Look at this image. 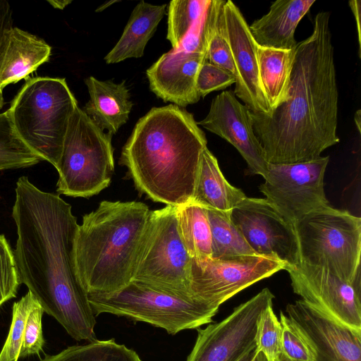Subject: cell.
<instances>
[{"label": "cell", "mask_w": 361, "mask_h": 361, "mask_svg": "<svg viewBox=\"0 0 361 361\" xmlns=\"http://www.w3.org/2000/svg\"><path fill=\"white\" fill-rule=\"evenodd\" d=\"M191 266L192 259L178 231L177 207L166 205L151 211L132 281L181 298H193L190 290Z\"/></svg>", "instance_id": "obj_8"}, {"label": "cell", "mask_w": 361, "mask_h": 361, "mask_svg": "<svg viewBox=\"0 0 361 361\" xmlns=\"http://www.w3.org/2000/svg\"><path fill=\"white\" fill-rule=\"evenodd\" d=\"M44 310L37 300L34 304L26 321L20 357L39 354L44 341L42 331V316Z\"/></svg>", "instance_id": "obj_35"}, {"label": "cell", "mask_w": 361, "mask_h": 361, "mask_svg": "<svg viewBox=\"0 0 361 361\" xmlns=\"http://www.w3.org/2000/svg\"><path fill=\"white\" fill-rule=\"evenodd\" d=\"M315 0H278L268 13L249 25L255 42L261 47L292 50L297 47L295 32Z\"/></svg>", "instance_id": "obj_20"}, {"label": "cell", "mask_w": 361, "mask_h": 361, "mask_svg": "<svg viewBox=\"0 0 361 361\" xmlns=\"http://www.w3.org/2000/svg\"><path fill=\"white\" fill-rule=\"evenodd\" d=\"M207 144L204 133L185 108L173 104L154 107L136 123L119 164L128 169L141 193L178 207L192 200Z\"/></svg>", "instance_id": "obj_3"}, {"label": "cell", "mask_w": 361, "mask_h": 361, "mask_svg": "<svg viewBox=\"0 0 361 361\" xmlns=\"http://www.w3.org/2000/svg\"><path fill=\"white\" fill-rule=\"evenodd\" d=\"M256 348L267 361H280L282 349V327L276 316L273 305L261 314L257 324Z\"/></svg>", "instance_id": "obj_31"}, {"label": "cell", "mask_w": 361, "mask_h": 361, "mask_svg": "<svg viewBox=\"0 0 361 361\" xmlns=\"http://www.w3.org/2000/svg\"><path fill=\"white\" fill-rule=\"evenodd\" d=\"M13 27V11L10 4L0 0V61L4 47L7 33ZM4 105L3 92L0 90V110Z\"/></svg>", "instance_id": "obj_36"}, {"label": "cell", "mask_w": 361, "mask_h": 361, "mask_svg": "<svg viewBox=\"0 0 361 361\" xmlns=\"http://www.w3.org/2000/svg\"><path fill=\"white\" fill-rule=\"evenodd\" d=\"M94 314L109 313L150 324L176 334L212 322L219 308L131 281L118 291L87 294Z\"/></svg>", "instance_id": "obj_9"}, {"label": "cell", "mask_w": 361, "mask_h": 361, "mask_svg": "<svg viewBox=\"0 0 361 361\" xmlns=\"http://www.w3.org/2000/svg\"><path fill=\"white\" fill-rule=\"evenodd\" d=\"M112 136L101 130L78 106L75 108L56 169L59 195L89 198L110 185L114 171Z\"/></svg>", "instance_id": "obj_7"}, {"label": "cell", "mask_w": 361, "mask_h": 361, "mask_svg": "<svg viewBox=\"0 0 361 361\" xmlns=\"http://www.w3.org/2000/svg\"><path fill=\"white\" fill-rule=\"evenodd\" d=\"M209 0H173L168 10L166 38L172 49L178 47L183 39L201 19Z\"/></svg>", "instance_id": "obj_29"}, {"label": "cell", "mask_w": 361, "mask_h": 361, "mask_svg": "<svg viewBox=\"0 0 361 361\" xmlns=\"http://www.w3.org/2000/svg\"><path fill=\"white\" fill-rule=\"evenodd\" d=\"M235 83V78L223 68L208 62L202 64L197 78V90L200 97L214 91L222 90Z\"/></svg>", "instance_id": "obj_34"}, {"label": "cell", "mask_w": 361, "mask_h": 361, "mask_svg": "<svg viewBox=\"0 0 361 361\" xmlns=\"http://www.w3.org/2000/svg\"><path fill=\"white\" fill-rule=\"evenodd\" d=\"M197 123L231 144L251 174L265 177L269 164L254 133L250 109L238 101L233 91H223L215 97L206 117Z\"/></svg>", "instance_id": "obj_17"}, {"label": "cell", "mask_w": 361, "mask_h": 361, "mask_svg": "<svg viewBox=\"0 0 361 361\" xmlns=\"http://www.w3.org/2000/svg\"><path fill=\"white\" fill-rule=\"evenodd\" d=\"M51 47L44 39L12 27L8 32L0 61V90L29 75L48 62Z\"/></svg>", "instance_id": "obj_19"}, {"label": "cell", "mask_w": 361, "mask_h": 361, "mask_svg": "<svg viewBox=\"0 0 361 361\" xmlns=\"http://www.w3.org/2000/svg\"><path fill=\"white\" fill-rule=\"evenodd\" d=\"M295 49L285 50L258 46L260 80L271 112L287 97Z\"/></svg>", "instance_id": "obj_24"}, {"label": "cell", "mask_w": 361, "mask_h": 361, "mask_svg": "<svg viewBox=\"0 0 361 361\" xmlns=\"http://www.w3.org/2000/svg\"><path fill=\"white\" fill-rule=\"evenodd\" d=\"M246 197L240 189L227 181L216 158L206 147L202 152L191 202L205 209L230 214Z\"/></svg>", "instance_id": "obj_22"}, {"label": "cell", "mask_w": 361, "mask_h": 361, "mask_svg": "<svg viewBox=\"0 0 361 361\" xmlns=\"http://www.w3.org/2000/svg\"><path fill=\"white\" fill-rule=\"evenodd\" d=\"M349 6L351 8V11L354 15L356 25H357V37H358V44H359V55L360 56V44H361V36H360V16H361V1L360 0H353L349 1Z\"/></svg>", "instance_id": "obj_37"}, {"label": "cell", "mask_w": 361, "mask_h": 361, "mask_svg": "<svg viewBox=\"0 0 361 361\" xmlns=\"http://www.w3.org/2000/svg\"><path fill=\"white\" fill-rule=\"evenodd\" d=\"M20 284L13 250L0 234V307L16 296Z\"/></svg>", "instance_id": "obj_33"}, {"label": "cell", "mask_w": 361, "mask_h": 361, "mask_svg": "<svg viewBox=\"0 0 361 361\" xmlns=\"http://www.w3.org/2000/svg\"><path fill=\"white\" fill-rule=\"evenodd\" d=\"M282 349L280 361H317L314 350L299 328L280 312Z\"/></svg>", "instance_id": "obj_32"}, {"label": "cell", "mask_w": 361, "mask_h": 361, "mask_svg": "<svg viewBox=\"0 0 361 361\" xmlns=\"http://www.w3.org/2000/svg\"><path fill=\"white\" fill-rule=\"evenodd\" d=\"M41 361H142L137 353L114 339L97 340L73 345L59 353L47 355Z\"/></svg>", "instance_id": "obj_27"}, {"label": "cell", "mask_w": 361, "mask_h": 361, "mask_svg": "<svg viewBox=\"0 0 361 361\" xmlns=\"http://www.w3.org/2000/svg\"><path fill=\"white\" fill-rule=\"evenodd\" d=\"M53 8L63 10L68 4H70L71 0H47V1Z\"/></svg>", "instance_id": "obj_38"}, {"label": "cell", "mask_w": 361, "mask_h": 361, "mask_svg": "<svg viewBox=\"0 0 361 361\" xmlns=\"http://www.w3.org/2000/svg\"><path fill=\"white\" fill-rule=\"evenodd\" d=\"M205 61L204 53L171 49L146 71L151 91L164 102L183 108L197 103L200 99L197 78Z\"/></svg>", "instance_id": "obj_18"}, {"label": "cell", "mask_w": 361, "mask_h": 361, "mask_svg": "<svg viewBox=\"0 0 361 361\" xmlns=\"http://www.w3.org/2000/svg\"><path fill=\"white\" fill-rule=\"evenodd\" d=\"M274 298L269 288H263L221 322L198 328L186 361H238L255 350L259 319Z\"/></svg>", "instance_id": "obj_11"}, {"label": "cell", "mask_w": 361, "mask_h": 361, "mask_svg": "<svg viewBox=\"0 0 361 361\" xmlns=\"http://www.w3.org/2000/svg\"><path fill=\"white\" fill-rule=\"evenodd\" d=\"M329 157L290 164H269L259 187L265 199L294 224L309 213L329 205L324 177Z\"/></svg>", "instance_id": "obj_10"}, {"label": "cell", "mask_w": 361, "mask_h": 361, "mask_svg": "<svg viewBox=\"0 0 361 361\" xmlns=\"http://www.w3.org/2000/svg\"><path fill=\"white\" fill-rule=\"evenodd\" d=\"M252 361H267V360L264 354L262 352L258 351L257 350V353L254 356L253 359L252 360Z\"/></svg>", "instance_id": "obj_41"}, {"label": "cell", "mask_w": 361, "mask_h": 361, "mask_svg": "<svg viewBox=\"0 0 361 361\" xmlns=\"http://www.w3.org/2000/svg\"><path fill=\"white\" fill-rule=\"evenodd\" d=\"M41 161L19 137L8 111L0 113V171L30 167Z\"/></svg>", "instance_id": "obj_28"}, {"label": "cell", "mask_w": 361, "mask_h": 361, "mask_svg": "<svg viewBox=\"0 0 361 361\" xmlns=\"http://www.w3.org/2000/svg\"><path fill=\"white\" fill-rule=\"evenodd\" d=\"M151 210L142 202L104 200L82 217L73 242L77 277L90 293H112L133 277Z\"/></svg>", "instance_id": "obj_4"}, {"label": "cell", "mask_w": 361, "mask_h": 361, "mask_svg": "<svg viewBox=\"0 0 361 361\" xmlns=\"http://www.w3.org/2000/svg\"><path fill=\"white\" fill-rule=\"evenodd\" d=\"M329 20V12H319L312 34L298 42L286 100L269 115L250 111L254 133L269 164L312 161L340 141Z\"/></svg>", "instance_id": "obj_2"}, {"label": "cell", "mask_w": 361, "mask_h": 361, "mask_svg": "<svg viewBox=\"0 0 361 361\" xmlns=\"http://www.w3.org/2000/svg\"><path fill=\"white\" fill-rule=\"evenodd\" d=\"M176 207L178 231L190 258L195 262L212 258V233L207 209L192 202Z\"/></svg>", "instance_id": "obj_25"}, {"label": "cell", "mask_w": 361, "mask_h": 361, "mask_svg": "<svg viewBox=\"0 0 361 361\" xmlns=\"http://www.w3.org/2000/svg\"><path fill=\"white\" fill-rule=\"evenodd\" d=\"M212 233V258L258 255L247 243L230 214L206 209Z\"/></svg>", "instance_id": "obj_26"}, {"label": "cell", "mask_w": 361, "mask_h": 361, "mask_svg": "<svg viewBox=\"0 0 361 361\" xmlns=\"http://www.w3.org/2000/svg\"><path fill=\"white\" fill-rule=\"evenodd\" d=\"M285 265L273 257L252 255L227 259H192L190 290L193 298L219 308L224 302Z\"/></svg>", "instance_id": "obj_12"}, {"label": "cell", "mask_w": 361, "mask_h": 361, "mask_svg": "<svg viewBox=\"0 0 361 361\" xmlns=\"http://www.w3.org/2000/svg\"><path fill=\"white\" fill-rule=\"evenodd\" d=\"M37 301L28 291L13 305L12 322L9 334L0 353V361H18L28 315Z\"/></svg>", "instance_id": "obj_30"}, {"label": "cell", "mask_w": 361, "mask_h": 361, "mask_svg": "<svg viewBox=\"0 0 361 361\" xmlns=\"http://www.w3.org/2000/svg\"><path fill=\"white\" fill-rule=\"evenodd\" d=\"M90 99L82 109L103 131L114 135L128 120L133 104L123 80H99L93 76L85 80Z\"/></svg>", "instance_id": "obj_21"}, {"label": "cell", "mask_w": 361, "mask_h": 361, "mask_svg": "<svg viewBox=\"0 0 361 361\" xmlns=\"http://www.w3.org/2000/svg\"><path fill=\"white\" fill-rule=\"evenodd\" d=\"M361 111L360 109H358L355 114V118H354V120H355V126L357 128V130L359 133H360V124H361V121H360V118H361Z\"/></svg>", "instance_id": "obj_40"}, {"label": "cell", "mask_w": 361, "mask_h": 361, "mask_svg": "<svg viewBox=\"0 0 361 361\" xmlns=\"http://www.w3.org/2000/svg\"><path fill=\"white\" fill-rule=\"evenodd\" d=\"M286 311L309 341L317 361H361V331L336 321L302 299L288 304Z\"/></svg>", "instance_id": "obj_16"}, {"label": "cell", "mask_w": 361, "mask_h": 361, "mask_svg": "<svg viewBox=\"0 0 361 361\" xmlns=\"http://www.w3.org/2000/svg\"><path fill=\"white\" fill-rule=\"evenodd\" d=\"M230 219L257 255L276 258L285 270L299 264L293 224L265 198L246 197L231 210Z\"/></svg>", "instance_id": "obj_13"}, {"label": "cell", "mask_w": 361, "mask_h": 361, "mask_svg": "<svg viewBox=\"0 0 361 361\" xmlns=\"http://www.w3.org/2000/svg\"><path fill=\"white\" fill-rule=\"evenodd\" d=\"M293 226L300 263L326 269L348 282L361 279L359 216L329 204Z\"/></svg>", "instance_id": "obj_6"}, {"label": "cell", "mask_w": 361, "mask_h": 361, "mask_svg": "<svg viewBox=\"0 0 361 361\" xmlns=\"http://www.w3.org/2000/svg\"><path fill=\"white\" fill-rule=\"evenodd\" d=\"M257 353V348L253 350L252 351L246 353L244 356H243L240 359H239L238 361H252L254 356Z\"/></svg>", "instance_id": "obj_39"}, {"label": "cell", "mask_w": 361, "mask_h": 361, "mask_svg": "<svg viewBox=\"0 0 361 361\" xmlns=\"http://www.w3.org/2000/svg\"><path fill=\"white\" fill-rule=\"evenodd\" d=\"M11 216L17 231L13 253L20 283L71 337L97 341L95 314L74 267L78 224L71 205L23 176L16 183Z\"/></svg>", "instance_id": "obj_1"}, {"label": "cell", "mask_w": 361, "mask_h": 361, "mask_svg": "<svg viewBox=\"0 0 361 361\" xmlns=\"http://www.w3.org/2000/svg\"><path fill=\"white\" fill-rule=\"evenodd\" d=\"M293 292L336 321L361 331V279L342 280L323 268L299 263L286 269Z\"/></svg>", "instance_id": "obj_14"}, {"label": "cell", "mask_w": 361, "mask_h": 361, "mask_svg": "<svg viewBox=\"0 0 361 361\" xmlns=\"http://www.w3.org/2000/svg\"><path fill=\"white\" fill-rule=\"evenodd\" d=\"M227 39L235 69L234 94L254 113L269 115L271 109L262 86L258 44L239 8L231 1L224 4Z\"/></svg>", "instance_id": "obj_15"}, {"label": "cell", "mask_w": 361, "mask_h": 361, "mask_svg": "<svg viewBox=\"0 0 361 361\" xmlns=\"http://www.w3.org/2000/svg\"><path fill=\"white\" fill-rule=\"evenodd\" d=\"M77 106L65 78L35 77L26 80L7 111L19 137L56 169Z\"/></svg>", "instance_id": "obj_5"}, {"label": "cell", "mask_w": 361, "mask_h": 361, "mask_svg": "<svg viewBox=\"0 0 361 361\" xmlns=\"http://www.w3.org/2000/svg\"><path fill=\"white\" fill-rule=\"evenodd\" d=\"M166 8V4L153 5L140 1L133 10L119 40L104 57L105 62L111 64L142 57Z\"/></svg>", "instance_id": "obj_23"}]
</instances>
